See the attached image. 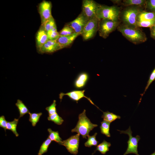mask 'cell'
I'll return each mask as SVG.
<instances>
[{"label":"cell","mask_w":155,"mask_h":155,"mask_svg":"<svg viewBox=\"0 0 155 155\" xmlns=\"http://www.w3.org/2000/svg\"><path fill=\"white\" fill-rule=\"evenodd\" d=\"M155 80V67L151 73L149 77V79L147 82L146 86L144 92L142 93L141 95V97H142L144 94L145 93L148 88L152 82Z\"/></svg>","instance_id":"33"},{"label":"cell","mask_w":155,"mask_h":155,"mask_svg":"<svg viewBox=\"0 0 155 155\" xmlns=\"http://www.w3.org/2000/svg\"><path fill=\"white\" fill-rule=\"evenodd\" d=\"M120 133L127 134L129 137V139L127 143L128 146L127 149L124 154L123 155H126L129 154H134L136 155H139L137 151L138 143L140 139L139 135L133 137L132 136V132L131 130L130 127L125 131H120L117 130Z\"/></svg>","instance_id":"6"},{"label":"cell","mask_w":155,"mask_h":155,"mask_svg":"<svg viewBox=\"0 0 155 155\" xmlns=\"http://www.w3.org/2000/svg\"><path fill=\"white\" fill-rule=\"evenodd\" d=\"M89 20L82 11L75 19L67 24L72 28L75 33L80 34L81 35Z\"/></svg>","instance_id":"11"},{"label":"cell","mask_w":155,"mask_h":155,"mask_svg":"<svg viewBox=\"0 0 155 155\" xmlns=\"http://www.w3.org/2000/svg\"><path fill=\"white\" fill-rule=\"evenodd\" d=\"M41 27L46 32L51 30L56 27L54 19L53 17L46 21L43 25H41Z\"/></svg>","instance_id":"24"},{"label":"cell","mask_w":155,"mask_h":155,"mask_svg":"<svg viewBox=\"0 0 155 155\" xmlns=\"http://www.w3.org/2000/svg\"><path fill=\"white\" fill-rule=\"evenodd\" d=\"M48 40L46 32L41 26L36 36V46L38 51Z\"/></svg>","instance_id":"15"},{"label":"cell","mask_w":155,"mask_h":155,"mask_svg":"<svg viewBox=\"0 0 155 155\" xmlns=\"http://www.w3.org/2000/svg\"><path fill=\"white\" fill-rule=\"evenodd\" d=\"M79 120L75 127L73 129L72 132H76L81 135L84 138L89 135L90 131L98 125L92 123L90 119L86 115V110H84L82 113L80 114L78 116Z\"/></svg>","instance_id":"3"},{"label":"cell","mask_w":155,"mask_h":155,"mask_svg":"<svg viewBox=\"0 0 155 155\" xmlns=\"http://www.w3.org/2000/svg\"><path fill=\"white\" fill-rule=\"evenodd\" d=\"M99 22L96 17L89 20L81 34L84 40L90 39L95 36L98 30Z\"/></svg>","instance_id":"7"},{"label":"cell","mask_w":155,"mask_h":155,"mask_svg":"<svg viewBox=\"0 0 155 155\" xmlns=\"http://www.w3.org/2000/svg\"><path fill=\"white\" fill-rule=\"evenodd\" d=\"M117 29L126 39L134 44H141L147 40L146 34L140 27L121 23Z\"/></svg>","instance_id":"1"},{"label":"cell","mask_w":155,"mask_h":155,"mask_svg":"<svg viewBox=\"0 0 155 155\" xmlns=\"http://www.w3.org/2000/svg\"><path fill=\"white\" fill-rule=\"evenodd\" d=\"M121 9L117 6H109L99 4L96 17L99 20L106 19L113 21H119Z\"/></svg>","instance_id":"4"},{"label":"cell","mask_w":155,"mask_h":155,"mask_svg":"<svg viewBox=\"0 0 155 155\" xmlns=\"http://www.w3.org/2000/svg\"><path fill=\"white\" fill-rule=\"evenodd\" d=\"M7 121L4 116L2 115L0 117V127L4 129L6 132L7 129Z\"/></svg>","instance_id":"36"},{"label":"cell","mask_w":155,"mask_h":155,"mask_svg":"<svg viewBox=\"0 0 155 155\" xmlns=\"http://www.w3.org/2000/svg\"><path fill=\"white\" fill-rule=\"evenodd\" d=\"M155 25V20L138 21L137 22V26L138 27L150 28Z\"/></svg>","instance_id":"32"},{"label":"cell","mask_w":155,"mask_h":155,"mask_svg":"<svg viewBox=\"0 0 155 155\" xmlns=\"http://www.w3.org/2000/svg\"><path fill=\"white\" fill-rule=\"evenodd\" d=\"M99 4L93 0H84L82 12L90 20L96 17Z\"/></svg>","instance_id":"8"},{"label":"cell","mask_w":155,"mask_h":155,"mask_svg":"<svg viewBox=\"0 0 155 155\" xmlns=\"http://www.w3.org/2000/svg\"><path fill=\"white\" fill-rule=\"evenodd\" d=\"M56 106V101L54 100L53 103L50 106L46 108V110L48 112L49 115L57 113Z\"/></svg>","instance_id":"35"},{"label":"cell","mask_w":155,"mask_h":155,"mask_svg":"<svg viewBox=\"0 0 155 155\" xmlns=\"http://www.w3.org/2000/svg\"><path fill=\"white\" fill-rule=\"evenodd\" d=\"M144 10L145 7L140 6L125 7L123 9L121 10L119 20L124 24L137 26L138 16L142 11Z\"/></svg>","instance_id":"2"},{"label":"cell","mask_w":155,"mask_h":155,"mask_svg":"<svg viewBox=\"0 0 155 155\" xmlns=\"http://www.w3.org/2000/svg\"><path fill=\"white\" fill-rule=\"evenodd\" d=\"M112 1L114 4H121L122 3V1L121 0H112Z\"/></svg>","instance_id":"38"},{"label":"cell","mask_w":155,"mask_h":155,"mask_svg":"<svg viewBox=\"0 0 155 155\" xmlns=\"http://www.w3.org/2000/svg\"><path fill=\"white\" fill-rule=\"evenodd\" d=\"M47 130L49 134L48 137L52 141H55L59 144L63 141L58 131H53L50 128L48 129Z\"/></svg>","instance_id":"25"},{"label":"cell","mask_w":155,"mask_h":155,"mask_svg":"<svg viewBox=\"0 0 155 155\" xmlns=\"http://www.w3.org/2000/svg\"><path fill=\"white\" fill-rule=\"evenodd\" d=\"M62 49L56 40H48L40 48V53H51Z\"/></svg>","instance_id":"13"},{"label":"cell","mask_w":155,"mask_h":155,"mask_svg":"<svg viewBox=\"0 0 155 155\" xmlns=\"http://www.w3.org/2000/svg\"><path fill=\"white\" fill-rule=\"evenodd\" d=\"M51 140L49 137L44 141L40 147V150L38 153V155H42L44 153L46 152L48 148L51 144Z\"/></svg>","instance_id":"27"},{"label":"cell","mask_w":155,"mask_h":155,"mask_svg":"<svg viewBox=\"0 0 155 155\" xmlns=\"http://www.w3.org/2000/svg\"><path fill=\"white\" fill-rule=\"evenodd\" d=\"M111 145L110 143L104 140L102 143L97 146L94 152L96 151H98L102 154H105L106 152L109 151V148Z\"/></svg>","instance_id":"20"},{"label":"cell","mask_w":155,"mask_h":155,"mask_svg":"<svg viewBox=\"0 0 155 155\" xmlns=\"http://www.w3.org/2000/svg\"><path fill=\"white\" fill-rule=\"evenodd\" d=\"M155 155V151L154 152V153H153L151 155Z\"/></svg>","instance_id":"39"},{"label":"cell","mask_w":155,"mask_h":155,"mask_svg":"<svg viewBox=\"0 0 155 155\" xmlns=\"http://www.w3.org/2000/svg\"><path fill=\"white\" fill-rule=\"evenodd\" d=\"M80 135L76 134L62 141L59 144L65 146L71 154L76 155L78 152Z\"/></svg>","instance_id":"9"},{"label":"cell","mask_w":155,"mask_h":155,"mask_svg":"<svg viewBox=\"0 0 155 155\" xmlns=\"http://www.w3.org/2000/svg\"><path fill=\"white\" fill-rule=\"evenodd\" d=\"M19 121L18 119L15 118L11 121H7V129L11 131L16 137L19 136V134L17 131L16 128Z\"/></svg>","instance_id":"23"},{"label":"cell","mask_w":155,"mask_h":155,"mask_svg":"<svg viewBox=\"0 0 155 155\" xmlns=\"http://www.w3.org/2000/svg\"><path fill=\"white\" fill-rule=\"evenodd\" d=\"M81 34L75 33L66 36H59L56 40L62 49L70 45L75 39Z\"/></svg>","instance_id":"14"},{"label":"cell","mask_w":155,"mask_h":155,"mask_svg":"<svg viewBox=\"0 0 155 155\" xmlns=\"http://www.w3.org/2000/svg\"><path fill=\"white\" fill-rule=\"evenodd\" d=\"M47 119L49 121L53 122L58 125H61L64 121L63 119L59 116L57 113L49 115Z\"/></svg>","instance_id":"29"},{"label":"cell","mask_w":155,"mask_h":155,"mask_svg":"<svg viewBox=\"0 0 155 155\" xmlns=\"http://www.w3.org/2000/svg\"><path fill=\"white\" fill-rule=\"evenodd\" d=\"M15 104L19 112V118L22 117L28 113L30 112L26 106L21 100L18 99Z\"/></svg>","instance_id":"19"},{"label":"cell","mask_w":155,"mask_h":155,"mask_svg":"<svg viewBox=\"0 0 155 155\" xmlns=\"http://www.w3.org/2000/svg\"><path fill=\"white\" fill-rule=\"evenodd\" d=\"M146 0H124L122 1L121 4L124 6H139L145 7Z\"/></svg>","instance_id":"18"},{"label":"cell","mask_w":155,"mask_h":155,"mask_svg":"<svg viewBox=\"0 0 155 155\" xmlns=\"http://www.w3.org/2000/svg\"><path fill=\"white\" fill-rule=\"evenodd\" d=\"M49 40H57L59 38L60 35L57 31H54L51 30L46 32Z\"/></svg>","instance_id":"34"},{"label":"cell","mask_w":155,"mask_h":155,"mask_svg":"<svg viewBox=\"0 0 155 155\" xmlns=\"http://www.w3.org/2000/svg\"><path fill=\"white\" fill-rule=\"evenodd\" d=\"M151 37L155 40V25L150 28Z\"/></svg>","instance_id":"37"},{"label":"cell","mask_w":155,"mask_h":155,"mask_svg":"<svg viewBox=\"0 0 155 155\" xmlns=\"http://www.w3.org/2000/svg\"><path fill=\"white\" fill-rule=\"evenodd\" d=\"M102 118L103 119V120L111 123L117 119H120L121 117L112 113L107 111L103 112Z\"/></svg>","instance_id":"21"},{"label":"cell","mask_w":155,"mask_h":155,"mask_svg":"<svg viewBox=\"0 0 155 155\" xmlns=\"http://www.w3.org/2000/svg\"><path fill=\"white\" fill-rule=\"evenodd\" d=\"M85 90H74L68 92L66 93L63 92L59 94V98L61 101L63 96L66 95L73 100L78 102L79 100L84 97L86 98L92 104L96 106L98 108H99L96 106L89 98L86 96L84 95Z\"/></svg>","instance_id":"12"},{"label":"cell","mask_w":155,"mask_h":155,"mask_svg":"<svg viewBox=\"0 0 155 155\" xmlns=\"http://www.w3.org/2000/svg\"><path fill=\"white\" fill-rule=\"evenodd\" d=\"M145 10L155 13V0H146Z\"/></svg>","instance_id":"31"},{"label":"cell","mask_w":155,"mask_h":155,"mask_svg":"<svg viewBox=\"0 0 155 155\" xmlns=\"http://www.w3.org/2000/svg\"><path fill=\"white\" fill-rule=\"evenodd\" d=\"M155 20V13L144 10L139 15L137 22Z\"/></svg>","instance_id":"17"},{"label":"cell","mask_w":155,"mask_h":155,"mask_svg":"<svg viewBox=\"0 0 155 155\" xmlns=\"http://www.w3.org/2000/svg\"><path fill=\"white\" fill-rule=\"evenodd\" d=\"M75 32L71 27L66 24L59 32L60 36H66L72 34Z\"/></svg>","instance_id":"30"},{"label":"cell","mask_w":155,"mask_h":155,"mask_svg":"<svg viewBox=\"0 0 155 155\" xmlns=\"http://www.w3.org/2000/svg\"><path fill=\"white\" fill-rule=\"evenodd\" d=\"M97 133H96L92 136L88 135L87 141L85 143V146L87 147H90L93 146H96L98 142L96 139Z\"/></svg>","instance_id":"28"},{"label":"cell","mask_w":155,"mask_h":155,"mask_svg":"<svg viewBox=\"0 0 155 155\" xmlns=\"http://www.w3.org/2000/svg\"><path fill=\"white\" fill-rule=\"evenodd\" d=\"M28 114L29 115V120L31 123L32 126L34 127L39 121L42 113L41 112L38 113H31L29 112Z\"/></svg>","instance_id":"26"},{"label":"cell","mask_w":155,"mask_h":155,"mask_svg":"<svg viewBox=\"0 0 155 155\" xmlns=\"http://www.w3.org/2000/svg\"><path fill=\"white\" fill-rule=\"evenodd\" d=\"M120 22L102 19L99 20L98 31L99 36L104 38H106L109 35L117 28Z\"/></svg>","instance_id":"5"},{"label":"cell","mask_w":155,"mask_h":155,"mask_svg":"<svg viewBox=\"0 0 155 155\" xmlns=\"http://www.w3.org/2000/svg\"><path fill=\"white\" fill-rule=\"evenodd\" d=\"M110 123V122L103 120L101 122V125L100 127L101 133L108 137L111 136L109 132Z\"/></svg>","instance_id":"22"},{"label":"cell","mask_w":155,"mask_h":155,"mask_svg":"<svg viewBox=\"0 0 155 155\" xmlns=\"http://www.w3.org/2000/svg\"><path fill=\"white\" fill-rule=\"evenodd\" d=\"M52 7L51 3L49 1L44 0L39 4L38 9L41 17V25L52 17Z\"/></svg>","instance_id":"10"},{"label":"cell","mask_w":155,"mask_h":155,"mask_svg":"<svg viewBox=\"0 0 155 155\" xmlns=\"http://www.w3.org/2000/svg\"><path fill=\"white\" fill-rule=\"evenodd\" d=\"M88 79V75L85 72L80 73L75 81V87L78 88H83L86 84Z\"/></svg>","instance_id":"16"}]
</instances>
